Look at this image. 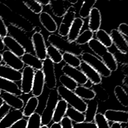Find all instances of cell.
<instances>
[{
    "mask_svg": "<svg viewBox=\"0 0 128 128\" xmlns=\"http://www.w3.org/2000/svg\"><path fill=\"white\" fill-rule=\"evenodd\" d=\"M4 46L3 42V40L2 38L0 36V52H2L4 50Z\"/></svg>",
    "mask_w": 128,
    "mask_h": 128,
    "instance_id": "cell-54",
    "label": "cell"
},
{
    "mask_svg": "<svg viewBox=\"0 0 128 128\" xmlns=\"http://www.w3.org/2000/svg\"><path fill=\"white\" fill-rule=\"evenodd\" d=\"M68 108V104L64 100H58L53 113L52 120L54 122L60 123L66 115Z\"/></svg>",
    "mask_w": 128,
    "mask_h": 128,
    "instance_id": "cell-26",
    "label": "cell"
},
{
    "mask_svg": "<svg viewBox=\"0 0 128 128\" xmlns=\"http://www.w3.org/2000/svg\"><path fill=\"white\" fill-rule=\"evenodd\" d=\"M76 8L72 6L64 15L58 29V34L60 36L63 38L68 36L70 27L76 18Z\"/></svg>",
    "mask_w": 128,
    "mask_h": 128,
    "instance_id": "cell-8",
    "label": "cell"
},
{
    "mask_svg": "<svg viewBox=\"0 0 128 128\" xmlns=\"http://www.w3.org/2000/svg\"><path fill=\"white\" fill-rule=\"evenodd\" d=\"M6 26L8 36L17 41L25 49L26 52L28 49L30 50L31 48H32L31 40L29 39L23 30L10 24L6 25Z\"/></svg>",
    "mask_w": 128,
    "mask_h": 128,
    "instance_id": "cell-6",
    "label": "cell"
},
{
    "mask_svg": "<svg viewBox=\"0 0 128 128\" xmlns=\"http://www.w3.org/2000/svg\"><path fill=\"white\" fill-rule=\"evenodd\" d=\"M42 70L44 76L45 84L47 88L50 90L54 89L57 84V80L54 64L50 58H46L42 60Z\"/></svg>",
    "mask_w": 128,
    "mask_h": 128,
    "instance_id": "cell-5",
    "label": "cell"
},
{
    "mask_svg": "<svg viewBox=\"0 0 128 128\" xmlns=\"http://www.w3.org/2000/svg\"><path fill=\"white\" fill-rule=\"evenodd\" d=\"M110 128H122L121 125L120 123L118 122H113L111 126H110Z\"/></svg>",
    "mask_w": 128,
    "mask_h": 128,
    "instance_id": "cell-53",
    "label": "cell"
},
{
    "mask_svg": "<svg viewBox=\"0 0 128 128\" xmlns=\"http://www.w3.org/2000/svg\"><path fill=\"white\" fill-rule=\"evenodd\" d=\"M128 76H126L124 78L123 81H122V84L124 86H126V88H128Z\"/></svg>",
    "mask_w": 128,
    "mask_h": 128,
    "instance_id": "cell-56",
    "label": "cell"
},
{
    "mask_svg": "<svg viewBox=\"0 0 128 128\" xmlns=\"http://www.w3.org/2000/svg\"><path fill=\"white\" fill-rule=\"evenodd\" d=\"M39 20L43 27L50 32H54L58 29V24L51 15L47 12H42L39 16Z\"/></svg>",
    "mask_w": 128,
    "mask_h": 128,
    "instance_id": "cell-23",
    "label": "cell"
},
{
    "mask_svg": "<svg viewBox=\"0 0 128 128\" xmlns=\"http://www.w3.org/2000/svg\"><path fill=\"white\" fill-rule=\"evenodd\" d=\"M114 96L118 102L124 106H128V96L126 92L120 86H116L114 88Z\"/></svg>",
    "mask_w": 128,
    "mask_h": 128,
    "instance_id": "cell-32",
    "label": "cell"
},
{
    "mask_svg": "<svg viewBox=\"0 0 128 128\" xmlns=\"http://www.w3.org/2000/svg\"><path fill=\"white\" fill-rule=\"evenodd\" d=\"M42 6H47L49 5L50 4V0H37Z\"/></svg>",
    "mask_w": 128,
    "mask_h": 128,
    "instance_id": "cell-52",
    "label": "cell"
},
{
    "mask_svg": "<svg viewBox=\"0 0 128 128\" xmlns=\"http://www.w3.org/2000/svg\"><path fill=\"white\" fill-rule=\"evenodd\" d=\"M97 128H110L108 122L104 114L100 112L96 113L94 120Z\"/></svg>",
    "mask_w": 128,
    "mask_h": 128,
    "instance_id": "cell-43",
    "label": "cell"
},
{
    "mask_svg": "<svg viewBox=\"0 0 128 128\" xmlns=\"http://www.w3.org/2000/svg\"><path fill=\"white\" fill-rule=\"evenodd\" d=\"M50 128H62V126H61L60 123L54 122L51 125V126H50Z\"/></svg>",
    "mask_w": 128,
    "mask_h": 128,
    "instance_id": "cell-55",
    "label": "cell"
},
{
    "mask_svg": "<svg viewBox=\"0 0 128 128\" xmlns=\"http://www.w3.org/2000/svg\"><path fill=\"white\" fill-rule=\"evenodd\" d=\"M45 84L44 78L42 70H36L34 72L31 92L33 96H40L42 93Z\"/></svg>",
    "mask_w": 128,
    "mask_h": 128,
    "instance_id": "cell-17",
    "label": "cell"
},
{
    "mask_svg": "<svg viewBox=\"0 0 128 128\" xmlns=\"http://www.w3.org/2000/svg\"><path fill=\"white\" fill-rule=\"evenodd\" d=\"M90 49L98 56L101 58L105 53L108 51V48L102 44L96 38H92L88 43Z\"/></svg>",
    "mask_w": 128,
    "mask_h": 128,
    "instance_id": "cell-30",
    "label": "cell"
},
{
    "mask_svg": "<svg viewBox=\"0 0 128 128\" xmlns=\"http://www.w3.org/2000/svg\"><path fill=\"white\" fill-rule=\"evenodd\" d=\"M39 104V100L37 97L32 96L30 98L24 106L22 112L24 116L29 117L35 112Z\"/></svg>",
    "mask_w": 128,
    "mask_h": 128,
    "instance_id": "cell-28",
    "label": "cell"
},
{
    "mask_svg": "<svg viewBox=\"0 0 128 128\" xmlns=\"http://www.w3.org/2000/svg\"><path fill=\"white\" fill-rule=\"evenodd\" d=\"M62 71L64 74L72 78L80 86L85 85L88 81L84 74L77 68L65 64L62 66Z\"/></svg>",
    "mask_w": 128,
    "mask_h": 128,
    "instance_id": "cell-11",
    "label": "cell"
},
{
    "mask_svg": "<svg viewBox=\"0 0 128 128\" xmlns=\"http://www.w3.org/2000/svg\"><path fill=\"white\" fill-rule=\"evenodd\" d=\"M62 55V60H64L67 65L75 68L80 66L82 61L78 56L69 52H64Z\"/></svg>",
    "mask_w": 128,
    "mask_h": 128,
    "instance_id": "cell-37",
    "label": "cell"
},
{
    "mask_svg": "<svg viewBox=\"0 0 128 128\" xmlns=\"http://www.w3.org/2000/svg\"><path fill=\"white\" fill-rule=\"evenodd\" d=\"M122 72L125 75V76H128V64L122 65Z\"/></svg>",
    "mask_w": 128,
    "mask_h": 128,
    "instance_id": "cell-51",
    "label": "cell"
},
{
    "mask_svg": "<svg viewBox=\"0 0 128 128\" xmlns=\"http://www.w3.org/2000/svg\"><path fill=\"white\" fill-rule=\"evenodd\" d=\"M2 40L4 46L18 57L21 58L26 53L25 49L12 37L8 35Z\"/></svg>",
    "mask_w": 128,
    "mask_h": 128,
    "instance_id": "cell-18",
    "label": "cell"
},
{
    "mask_svg": "<svg viewBox=\"0 0 128 128\" xmlns=\"http://www.w3.org/2000/svg\"><path fill=\"white\" fill-rule=\"evenodd\" d=\"M21 60L27 66L36 70H42V61L30 52H26L20 58Z\"/></svg>",
    "mask_w": 128,
    "mask_h": 128,
    "instance_id": "cell-25",
    "label": "cell"
},
{
    "mask_svg": "<svg viewBox=\"0 0 128 128\" xmlns=\"http://www.w3.org/2000/svg\"><path fill=\"white\" fill-rule=\"evenodd\" d=\"M72 6L68 0H52L49 6L53 14L56 17H62L68 8Z\"/></svg>",
    "mask_w": 128,
    "mask_h": 128,
    "instance_id": "cell-12",
    "label": "cell"
},
{
    "mask_svg": "<svg viewBox=\"0 0 128 128\" xmlns=\"http://www.w3.org/2000/svg\"><path fill=\"white\" fill-rule=\"evenodd\" d=\"M73 128H97L96 124L94 122H82L72 124Z\"/></svg>",
    "mask_w": 128,
    "mask_h": 128,
    "instance_id": "cell-45",
    "label": "cell"
},
{
    "mask_svg": "<svg viewBox=\"0 0 128 128\" xmlns=\"http://www.w3.org/2000/svg\"><path fill=\"white\" fill-rule=\"evenodd\" d=\"M24 116L20 110H10L0 120V128H8L19 120L23 118Z\"/></svg>",
    "mask_w": 128,
    "mask_h": 128,
    "instance_id": "cell-13",
    "label": "cell"
},
{
    "mask_svg": "<svg viewBox=\"0 0 128 128\" xmlns=\"http://www.w3.org/2000/svg\"><path fill=\"white\" fill-rule=\"evenodd\" d=\"M47 41L60 52H69L78 56L84 52V50L80 46L77 45L74 42H70L62 37L55 34H50Z\"/></svg>",
    "mask_w": 128,
    "mask_h": 128,
    "instance_id": "cell-1",
    "label": "cell"
},
{
    "mask_svg": "<svg viewBox=\"0 0 128 128\" xmlns=\"http://www.w3.org/2000/svg\"><path fill=\"white\" fill-rule=\"evenodd\" d=\"M46 55L54 64H59L62 60V55L61 52L52 45L46 47Z\"/></svg>",
    "mask_w": 128,
    "mask_h": 128,
    "instance_id": "cell-34",
    "label": "cell"
},
{
    "mask_svg": "<svg viewBox=\"0 0 128 128\" xmlns=\"http://www.w3.org/2000/svg\"><path fill=\"white\" fill-rule=\"evenodd\" d=\"M96 39L106 48L112 46V42L110 35L105 30L99 29L96 32Z\"/></svg>",
    "mask_w": 128,
    "mask_h": 128,
    "instance_id": "cell-33",
    "label": "cell"
},
{
    "mask_svg": "<svg viewBox=\"0 0 128 128\" xmlns=\"http://www.w3.org/2000/svg\"><path fill=\"white\" fill-rule=\"evenodd\" d=\"M112 54L118 64H120L122 65L128 64L127 54H124L118 51L115 52Z\"/></svg>",
    "mask_w": 128,
    "mask_h": 128,
    "instance_id": "cell-44",
    "label": "cell"
},
{
    "mask_svg": "<svg viewBox=\"0 0 128 128\" xmlns=\"http://www.w3.org/2000/svg\"><path fill=\"white\" fill-rule=\"evenodd\" d=\"M8 36L7 26L2 18L0 16V36L4 38Z\"/></svg>",
    "mask_w": 128,
    "mask_h": 128,
    "instance_id": "cell-46",
    "label": "cell"
},
{
    "mask_svg": "<svg viewBox=\"0 0 128 128\" xmlns=\"http://www.w3.org/2000/svg\"><path fill=\"white\" fill-rule=\"evenodd\" d=\"M84 22L80 17L76 18L72 23L67 36V40L70 42H74L80 34Z\"/></svg>",
    "mask_w": 128,
    "mask_h": 128,
    "instance_id": "cell-21",
    "label": "cell"
},
{
    "mask_svg": "<svg viewBox=\"0 0 128 128\" xmlns=\"http://www.w3.org/2000/svg\"><path fill=\"white\" fill-rule=\"evenodd\" d=\"M58 96L56 89H52L49 92L45 108L40 115L42 126H48L52 122L53 113L58 100Z\"/></svg>",
    "mask_w": 128,
    "mask_h": 128,
    "instance_id": "cell-3",
    "label": "cell"
},
{
    "mask_svg": "<svg viewBox=\"0 0 128 128\" xmlns=\"http://www.w3.org/2000/svg\"><path fill=\"white\" fill-rule=\"evenodd\" d=\"M0 78L16 82L21 80L22 72L6 66L0 64Z\"/></svg>",
    "mask_w": 128,
    "mask_h": 128,
    "instance_id": "cell-22",
    "label": "cell"
},
{
    "mask_svg": "<svg viewBox=\"0 0 128 128\" xmlns=\"http://www.w3.org/2000/svg\"><path fill=\"white\" fill-rule=\"evenodd\" d=\"M59 81L62 86L72 91H74L78 86V84L74 80L64 74L60 76Z\"/></svg>",
    "mask_w": 128,
    "mask_h": 128,
    "instance_id": "cell-40",
    "label": "cell"
},
{
    "mask_svg": "<svg viewBox=\"0 0 128 128\" xmlns=\"http://www.w3.org/2000/svg\"><path fill=\"white\" fill-rule=\"evenodd\" d=\"M60 123L62 128H73L72 121L66 116H64Z\"/></svg>",
    "mask_w": 128,
    "mask_h": 128,
    "instance_id": "cell-47",
    "label": "cell"
},
{
    "mask_svg": "<svg viewBox=\"0 0 128 128\" xmlns=\"http://www.w3.org/2000/svg\"><path fill=\"white\" fill-rule=\"evenodd\" d=\"M66 114L72 122L73 121L75 123L82 122H84L85 120V116L84 113L72 107L68 108Z\"/></svg>",
    "mask_w": 128,
    "mask_h": 128,
    "instance_id": "cell-35",
    "label": "cell"
},
{
    "mask_svg": "<svg viewBox=\"0 0 128 128\" xmlns=\"http://www.w3.org/2000/svg\"><path fill=\"white\" fill-rule=\"evenodd\" d=\"M1 93H2V91L0 90V94H1Z\"/></svg>",
    "mask_w": 128,
    "mask_h": 128,
    "instance_id": "cell-60",
    "label": "cell"
},
{
    "mask_svg": "<svg viewBox=\"0 0 128 128\" xmlns=\"http://www.w3.org/2000/svg\"><path fill=\"white\" fill-rule=\"evenodd\" d=\"M27 120L22 118L8 128H26Z\"/></svg>",
    "mask_w": 128,
    "mask_h": 128,
    "instance_id": "cell-50",
    "label": "cell"
},
{
    "mask_svg": "<svg viewBox=\"0 0 128 128\" xmlns=\"http://www.w3.org/2000/svg\"><path fill=\"white\" fill-rule=\"evenodd\" d=\"M110 36L111 38L112 44H114L117 50L124 54H127L128 43L124 37L118 32L117 29L114 28L110 30Z\"/></svg>",
    "mask_w": 128,
    "mask_h": 128,
    "instance_id": "cell-14",
    "label": "cell"
},
{
    "mask_svg": "<svg viewBox=\"0 0 128 128\" xmlns=\"http://www.w3.org/2000/svg\"><path fill=\"white\" fill-rule=\"evenodd\" d=\"M88 24V30L92 32H96L99 29L102 23V16L99 9L93 8L89 15Z\"/></svg>",
    "mask_w": 128,
    "mask_h": 128,
    "instance_id": "cell-20",
    "label": "cell"
},
{
    "mask_svg": "<svg viewBox=\"0 0 128 128\" xmlns=\"http://www.w3.org/2000/svg\"><path fill=\"white\" fill-rule=\"evenodd\" d=\"M11 108L6 103L4 102L0 107V120L10 110Z\"/></svg>",
    "mask_w": 128,
    "mask_h": 128,
    "instance_id": "cell-49",
    "label": "cell"
},
{
    "mask_svg": "<svg viewBox=\"0 0 128 128\" xmlns=\"http://www.w3.org/2000/svg\"><path fill=\"white\" fill-rule=\"evenodd\" d=\"M94 32L90 30H86L79 34L74 42L80 46L88 44L93 38Z\"/></svg>",
    "mask_w": 128,
    "mask_h": 128,
    "instance_id": "cell-39",
    "label": "cell"
},
{
    "mask_svg": "<svg viewBox=\"0 0 128 128\" xmlns=\"http://www.w3.org/2000/svg\"><path fill=\"white\" fill-rule=\"evenodd\" d=\"M0 97L4 103L14 110H20L24 106V100L13 94L2 92Z\"/></svg>",
    "mask_w": 128,
    "mask_h": 128,
    "instance_id": "cell-19",
    "label": "cell"
},
{
    "mask_svg": "<svg viewBox=\"0 0 128 128\" xmlns=\"http://www.w3.org/2000/svg\"><path fill=\"white\" fill-rule=\"evenodd\" d=\"M82 60L96 70L101 76L108 78L110 76L112 72L106 68L98 58L88 52H83L80 55Z\"/></svg>",
    "mask_w": 128,
    "mask_h": 128,
    "instance_id": "cell-4",
    "label": "cell"
},
{
    "mask_svg": "<svg viewBox=\"0 0 128 128\" xmlns=\"http://www.w3.org/2000/svg\"><path fill=\"white\" fill-rule=\"evenodd\" d=\"M117 30L122 36H128V25L126 23H121L118 26Z\"/></svg>",
    "mask_w": 128,
    "mask_h": 128,
    "instance_id": "cell-48",
    "label": "cell"
},
{
    "mask_svg": "<svg viewBox=\"0 0 128 128\" xmlns=\"http://www.w3.org/2000/svg\"><path fill=\"white\" fill-rule=\"evenodd\" d=\"M74 92L82 100H90L94 98L95 94L94 91L84 86H79L76 87Z\"/></svg>",
    "mask_w": 128,
    "mask_h": 128,
    "instance_id": "cell-29",
    "label": "cell"
},
{
    "mask_svg": "<svg viewBox=\"0 0 128 128\" xmlns=\"http://www.w3.org/2000/svg\"><path fill=\"white\" fill-rule=\"evenodd\" d=\"M100 58L104 65L111 72H115L117 70L118 64L112 52L108 51Z\"/></svg>",
    "mask_w": 128,
    "mask_h": 128,
    "instance_id": "cell-31",
    "label": "cell"
},
{
    "mask_svg": "<svg viewBox=\"0 0 128 128\" xmlns=\"http://www.w3.org/2000/svg\"><path fill=\"white\" fill-rule=\"evenodd\" d=\"M23 2L29 10L36 14H40L43 10V6L37 0H30Z\"/></svg>",
    "mask_w": 128,
    "mask_h": 128,
    "instance_id": "cell-42",
    "label": "cell"
},
{
    "mask_svg": "<svg viewBox=\"0 0 128 128\" xmlns=\"http://www.w3.org/2000/svg\"><path fill=\"white\" fill-rule=\"evenodd\" d=\"M96 2V0L90 1H84L79 10L80 18H86L89 16L90 12Z\"/></svg>",
    "mask_w": 128,
    "mask_h": 128,
    "instance_id": "cell-36",
    "label": "cell"
},
{
    "mask_svg": "<svg viewBox=\"0 0 128 128\" xmlns=\"http://www.w3.org/2000/svg\"><path fill=\"white\" fill-rule=\"evenodd\" d=\"M2 62V54L0 52V63Z\"/></svg>",
    "mask_w": 128,
    "mask_h": 128,
    "instance_id": "cell-59",
    "label": "cell"
},
{
    "mask_svg": "<svg viewBox=\"0 0 128 128\" xmlns=\"http://www.w3.org/2000/svg\"><path fill=\"white\" fill-rule=\"evenodd\" d=\"M92 88L94 92L95 96L100 101L106 102L109 98L110 95L107 90L100 84H92Z\"/></svg>",
    "mask_w": 128,
    "mask_h": 128,
    "instance_id": "cell-38",
    "label": "cell"
},
{
    "mask_svg": "<svg viewBox=\"0 0 128 128\" xmlns=\"http://www.w3.org/2000/svg\"><path fill=\"white\" fill-rule=\"evenodd\" d=\"M40 128H49L48 126H42Z\"/></svg>",
    "mask_w": 128,
    "mask_h": 128,
    "instance_id": "cell-58",
    "label": "cell"
},
{
    "mask_svg": "<svg viewBox=\"0 0 128 128\" xmlns=\"http://www.w3.org/2000/svg\"><path fill=\"white\" fill-rule=\"evenodd\" d=\"M58 94L72 108L81 112H84L86 108V103L84 100L78 97L74 91L68 90L62 86H60L56 88Z\"/></svg>",
    "mask_w": 128,
    "mask_h": 128,
    "instance_id": "cell-2",
    "label": "cell"
},
{
    "mask_svg": "<svg viewBox=\"0 0 128 128\" xmlns=\"http://www.w3.org/2000/svg\"><path fill=\"white\" fill-rule=\"evenodd\" d=\"M42 126L41 116L38 112H34L28 117L26 128H40Z\"/></svg>",
    "mask_w": 128,
    "mask_h": 128,
    "instance_id": "cell-41",
    "label": "cell"
},
{
    "mask_svg": "<svg viewBox=\"0 0 128 128\" xmlns=\"http://www.w3.org/2000/svg\"><path fill=\"white\" fill-rule=\"evenodd\" d=\"M34 72V70L28 66H26L23 68L22 72L20 88L22 94H28L31 92Z\"/></svg>",
    "mask_w": 128,
    "mask_h": 128,
    "instance_id": "cell-9",
    "label": "cell"
},
{
    "mask_svg": "<svg viewBox=\"0 0 128 128\" xmlns=\"http://www.w3.org/2000/svg\"><path fill=\"white\" fill-rule=\"evenodd\" d=\"M98 107V103L94 98L90 100L86 103V108L84 112L85 122H93Z\"/></svg>",
    "mask_w": 128,
    "mask_h": 128,
    "instance_id": "cell-27",
    "label": "cell"
},
{
    "mask_svg": "<svg viewBox=\"0 0 128 128\" xmlns=\"http://www.w3.org/2000/svg\"><path fill=\"white\" fill-rule=\"evenodd\" d=\"M31 42L36 56L42 61L45 60L47 58L46 46L43 35L35 32L32 36Z\"/></svg>",
    "mask_w": 128,
    "mask_h": 128,
    "instance_id": "cell-7",
    "label": "cell"
},
{
    "mask_svg": "<svg viewBox=\"0 0 128 128\" xmlns=\"http://www.w3.org/2000/svg\"><path fill=\"white\" fill-rule=\"evenodd\" d=\"M104 116L108 122L118 123H128V113L126 111L107 110L104 113Z\"/></svg>",
    "mask_w": 128,
    "mask_h": 128,
    "instance_id": "cell-16",
    "label": "cell"
},
{
    "mask_svg": "<svg viewBox=\"0 0 128 128\" xmlns=\"http://www.w3.org/2000/svg\"><path fill=\"white\" fill-rule=\"evenodd\" d=\"M0 90L17 96L22 94V90L15 82L1 78H0Z\"/></svg>",
    "mask_w": 128,
    "mask_h": 128,
    "instance_id": "cell-24",
    "label": "cell"
},
{
    "mask_svg": "<svg viewBox=\"0 0 128 128\" xmlns=\"http://www.w3.org/2000/svg\"><path fill=\"white\" fill-rule=\"evenodd\" d=\"M79 67L82 72L92 84H100L102 82V76L88 64L82 62H81Z\"/></svg>",
    "mask_w": 128,
    "mask_h": 128,
    "instance_id": "cell-15",
    "label": "cell"
},
{
    "mask_svg": "<svg viewBox=\"0 0 128 128\" xmlns=\"http://www.w3.org/2000/svg\"><path fill=\"white\" fill-rule=\"evenodd\" d=\"M4 101L2 100V99L0 97V107L2 106V104H4Z\"/></svg>",
    "mask_w": 128,
    "mask_h": 128,
    "instance_id": "cell-57",
    "label": "cell"
},
{
    "mask_svg": "<svg viewBox=\"0 0 128 128\" xmlns=\"http://www.w3.org/2000/svg\"><path fill=\"white\" fill-rule=\"evenodd\" d=\"M2 61L6 65L12 69L20 71L24 67V64L20 58L12 53L8 50L3 51L2 54Z\"/></svg>",
    "mask_w": 128,
    "mask_h": 128,
    "instance_id": "cell-10",
    "label": "cell"
}]
</instances>
